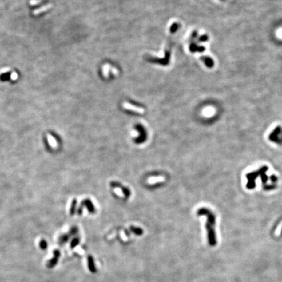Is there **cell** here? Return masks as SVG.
<instances>
[{
	"label": "cell",
	"instance_id": "cell-10",
	"mask_svg": "<svg viewBox=\"0 0 282 282\" xmlns=\"http://www.w3.org/2000/svg\"><path fill=\"white\" fill-rule=\"evenodd\" d=\"M49 7H50V6H45V7H42V8H41V9H39L35 10V11L34 12V14H38V13H39L42 12V11H44L43 10H46V9H49Z\"/></svg>",
	"mask_w": 282,
	"mask_h": 282
},
{
	"label": "cell",
	"instance_id": "cell-9",
	"mask_svg": "<svg viewBox=\"0 0 282 282\" xmlns=\"http://www.w3.org/2000/svg\"><path fill=\"white\" fill-rule=\"evenodd\" d=\"M165 181V178L163 177H155L153 178H150L148 180V182L150 184H155L156 182H163Z\"/></svg>",
	"mask_w": 282,
	"mask_h": 282
},
{
	"label": "cell",
	"instance_id": "cell-5",
	"mask_svg": "<svg viewBox=\"0 0 282 282\" xmlns=\"http://www.w3.org/2000/svg\"><path fill=\"white\" fill-rule=\"evenodd\" d=\"M201 59L203 60V62L205 63V65L209 67H212L214 65V62L213 61L211 58L208 56H204L201 57Z\"/></svg>",
	"mask_w": 282,
	"mask_h": 282
},
{
	"label": "cell",
	"instance_id": "cell-3",
	"mask_svg": "<svg viewBox=\"0 0 282 282\" xmlns=\"http://www.w3.org/2000/svg\"><path fill=\"white\" fill-rule=\"evenodd\" d=\"M269 139L271 141L274 142L281 144L282 142V129L280 127H277L273 131L272 133H271Z\"/></svg>",
	"mask_w": 282,
	"mask_h": 282
},
{
	"label": "cell",
	"instance_id": "cell-2",
	"mask_svg": "<svg viewBox=\"0 0 282 282\" xmlns=\"http://www.w3.org/2000/svg\"><path fill=\"white\" fill-rule=\"evenodd\" d=\"M135 129L137 130L138 132L139 133V137L136 138V139L134 140V142L136 144L144 143L147 140V138H148V134H147V132L145 128L141 124L135 125Z\"/></svg>",
	"mask_w": 282,
	"mask_h": 282
},
{
	"label": "cell",
	"instance_id": "cell-4",
	"mask_svg": "<svg viewBox=\"0 0 282 282\" xmlns=\"http://www.w3.org/2000/svg\"><path fill=\"white\" fill-rule=\"evenodd\" d=\"M110 185H111V187L112 188H113L114 189V188H118L120 189L122 192H123L124 195V197H125L127 198H128L129 197V196L131 195V191L130 190L126 188V187H124V186L122 185L121 184H120V183L118 182H112L110 183Z\"/></svg>",
	"mask_w": 282,
	"mask_h": 282
},
{
	"label": "cell",
	"instance_id": "cell-12",
	"mask_svg": "<svg viewBox=\"0 0 282 282\" xmlns=\"http://www.w3.org/2000/svg\"><path fill=\"white\" fill-rule=\"evenodd\" d=\"M208 39H209V38H208V37H207L206 35H203V36H201V37H200V39H199V40H200L201 41H203V42L206 41Z\"/></svg>",
	"mask_w": 282,
	"mask_h": 282
},
{
	"label": "cell",
	"instance_id": "cell-8",
	"mask_svg": "<svg viewBox=\"0 0 282 282\" xmlns=\"http://www.w3.org/2000/svg\"><path fill=\"white\" fill-rule=\"evenodd\" d=\"M130 229L133 232L134 234H135V235H137L140 236V235H142V233H143V231H142V228H139V227L131 226L130 227Z\"/></svg>",
	"mask_w": 282,
	"mask_h": 282
},
{
	"label": "cell",
	"instance_id": "cell-7",
	"mask_svg": "<svg viewBox=\"0 0 282 282\" xmlns=\"http://www.w3.org/2000/svg\"><path fill=\"white\" fill-rule=\"evenodd\" d=\"M124 107L127 109H129L131 110H133L135 112H137V113H142L144 112V110L142 109L137 108V107H135V106H133L131 105H128V104H125Z\"/></svg>",
	"mask_w": 282,
	"mask_h": 282
},
{
	"label": "cell",
	"instance_id": "cell-6",
	"mask_svg": "<svg viewBox=\"0 0 282 282\" xmlns=\"http://www.w3.org/2000/svg\"><path fill=\"white\" fill-rule=\"evenodd\" d=\"M88 266H89V268L90 271H91L92 272H93V273L96 272L97 270H96V268H95V263H94V261H93V259L91 256H89L88 257Z\"/></svg>",
	"mask_w": 282,
	"mask_h": 282
},
{
	"label": "cell",
	"instance_id": "cell-1",
	"mask_svg": "<svg viewBox=\"0 0 282 282\" xmlns=\"http://www.w3.org/2000/svg\"><path fill=\"white\" fill-rule=\"evenodd\" d=\"M197 214L198 216H205L207 217L206 221V229L207 233H208V239L209 243L212 246H215L217 240L215 232V224H216V216L214 215L211 210H209L207 208H201L199 209Z\"/></svg>",
	"mask_w": 282,
	"mask_h": 282
},
{
	"label": "cell",
	"instance_id": "cell-11",
	"mask_svg": "<svg viewBox=\"0 0 282 282\" xmlns=\"http://www.w3.org/2000/svg\"><path fill=\"white\" fill-rule=\"evenodd\" d=\"M114 191H115V192H116L117 194H118V195H120V196H121V197H124V195L123 192H122V191H121L120 189H118V188H114Z\"/></svg>",
	"mask_w": 282,
	"mask_h": 282
}]
</instances>
